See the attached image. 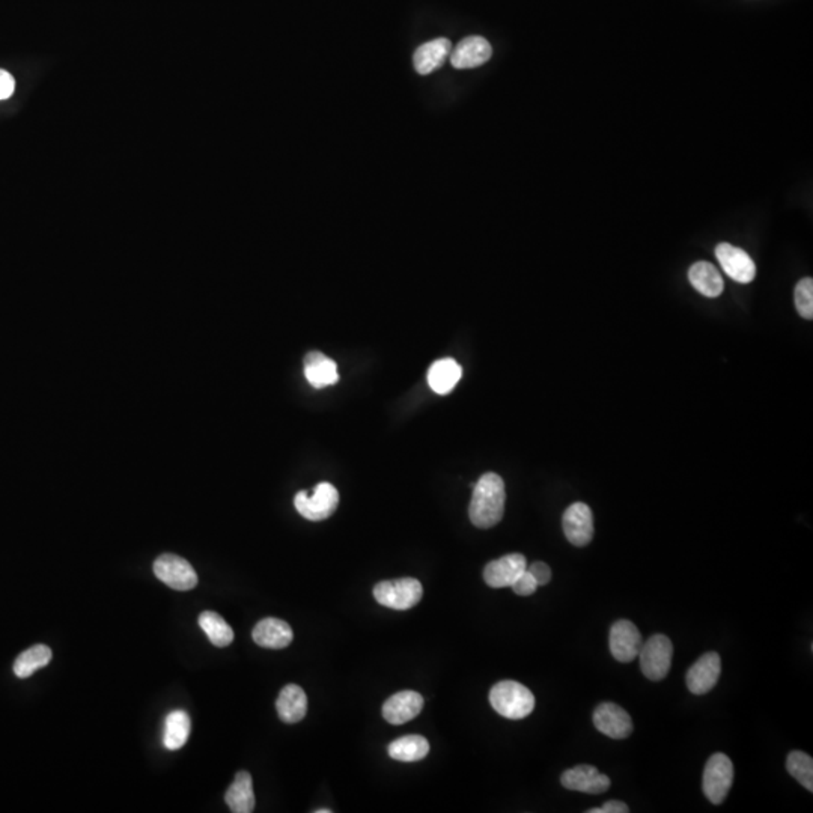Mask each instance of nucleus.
Instances as JSON below:
<instances>
[{
  "label": "nucleus",
  "mask_w": 813,
  "mask_h": 813,
  "mask_svg": "<svg viewBox=\"0 0 813 813\" xmlns=\"http://www.w3.org/2000/svg\"><path fill=\"white\" fill-rule=\"evenodd\" d=\"M154 574L175 591H190L198 585V574L189 562L170 553L155 559Z\"/></svg>",
  "instance_id": "0eeeda50"
},
{
  "label": "nucleus",
  "mask_w": 813,
  "mask_h": 813,
  "mask_svg": "<svg viewBox=\"0 0 813 813\" xmlns=\"http://www.w3.org/2000/svg\"><path fill=\"white\" fill-rule=\"evenodd\" d=\"M688 279L693 288L708 299H716L725 291V282L720 271L717 270L711 262H694L688 270Z\"/></svg>",
  "instance_id": "aec40b11"
},
{
  "label": "nucleus",
  "mask_w": 813,
  "mask_h": 813,
  "mask_svg": "<svg viewBox=\"0 0 813 813\" xmlns=\"http://www.w3.org/2000/svg\"><path fill=\"white\" fill-rule=\"evenodd\" d=\"M14 78L5 70H0V102L8 100L14 94Z\"/></svg>",
  "instance_id": "2f4dec72"
},
{
  "label": "nucleus",
  "mask_w": 813,
  "mask_h": 813,
  "mask_svg": "<svg viewBox=\"0 0 813 813\" xmlns=\"http://www.w3.org/2000/svg\"><path fill=\"white\" fill-rule=\"evenodd\" d=\"M721 675V659L717 653H703L686 675V684L693 694H707L716 687Z\"/></svg>",
  "instance_id": "f8f14e48"
},
{
  "label": "nucleus",
  "mask_w": 813,
  "mask_h": 813,
  "mask_svg": "<svg viewBox=\"0 0 813 813\" xmlns=\"http://www.w3.org/2000/svg\"><path fill=\"white\" fill-rule=\"evenodd\" d=\"M528 571L537 580L538 586H546L552 580V570L544 562H533L532 565L528 567Z\"/></svg>",
  "instance_id": "7c9ffc66"
},
{
  "label": "nucleus",
  "mask_w": 813,
  "mask_h": 813,
  "mask_svg": "<svg viewBox=\"0 0 813 813\" xmlns=\"http://www.w3.org/2000/svg\"><path fill=\"white\" fill-rule=\"evenodd\" d=\"M506 491L497 473H485L474 484L469 506L470 521L480 529H489L504 518Z\"/></svg>",
  "instance_id": "f257e3e1"
},
{
  "label": "nucleus",
  "mask_w": 813,
  "mask_h": 813,
  "mask_svg": "<svg viewBox=\"0 0 813 813\" xmlns=\"http://www.w3.org/2000/svg\"><path fill=\"white\" fill-rule=\"evenodd\" d=\"M199 627L203 629V633L209 636V642L214 646L225 648L233 644L234 631L226 620L222 616L218 615L216 612H203L199 616Z\"/></svg>",
  "instance_id": "a878e982"
},
{
  "label": "nucleus",
  "mask_w": 813,
  "mask_h": 813,
  "mask_svg": "<svg viewBox=\"0 0 813 813\" xmlns=\"http://www.w3.org/2000/svg\"><path fill=\"white\" fill-rule=\"evenodd\" d=\"M430 743L421 735H406L389 745V756L401 762H416L428 755Z\"/></svg>",
  "instance_id": "b1692460"
},
{
  "label": "nucleus",
  "mask_w": 813,
  "mask_h": 813,
  "mask_svg": "<svg viewBox=\"0 0 813 813\" xmlns=\"http://www.w3.org/2000/svg\"><path fill=\"white\" fill-rule=\"evenodd\" d=\"M489 703L494 711L509 720H521L530 716L535 708V696L523 684L502 681L489 692Z\"/></svg>",
  "instance_id": "f03ea898"
},
{
  "label": "nucleus",
  "mask_w": 813,
  "mask_h": 813,
  "mask_svg": "<svg viewBox=\"0 0 813 813\" xmlns=\"http://www.w3.org/2000/svg\"><path fill=\"white\" fill-rule=\"evenodd\" d=\"M461 375H463V369L454 358H440L434 362L428 371V382L434 392L439 395H446L456 388V382H460Z\"/></svg>",
  "instance_id": "5701e85b"
},
{
  "label": "nucleus",
  "mask_w": 813,
  "mask_h": 813,
  "mask_svg": "<svg viewBox=\"0 0 813 813\" xmlns=\"http://www.w3.org/2000/svg\"><path fill=\"white\" fill-rule=\"evenodd\" d=\"M609 644L610 653L620 663H631L637 659L644 640L631 620H620L612 625Z\"/></svg>",
  "instance_id": "6e6552de"
},
{
  "label": "nucleus",
  "mask_w": 813,
  "mask_h": 813,
  "mask_svg": "<svg viewBox=\"0 0 813 813\" xmlns=\"http://www.w3.org/2000/svg\"><path fill=\"white\" fill-rule=\"evenodd\" d=\"M734 784V765L729 756L716 753L708 760L703 770V794L712 804H721L727 800Z\"/></svg>",
  "instance_id": "423d86ee"
},
{
  "label": "nucleus",
  "mask_w": 813,
  "mask_h": 813,
  "mask_svg": "<svg viewBox=\"0 0 813 813\" xmlns=\"http://www.w3.org/2000/svg\"><path fill=\"white\" fill-rule=\"evenodd\" d=\"M562 786L583 794H603L610 788V779L592 765H577L563 771Z\"/></svg>",
  "instance_id": "ddd939ff"
},
{
  "label": "nucleus",
  "mask_w": 813,
  "mask_h": 813,
  "mask_svg": "<svg viewBox=\"0 0 813 813\" xmlns=\"http://www.w3.org/2000/svg\"><path fill=\"white\" fill-rule=\"evenodd\" d=\"M786 768L799 784L812 792L813 791V760L804 751H791L786 760Z\"/></svg>",
  "instance_id": "cd10ccee"
},
{
  "label": "nucleus",
  "mask_w": 813,
  "mask_h": 813,
  "mask_svg": "<svg viewBox=\"0 0 813 813\" xmlns=\"http://www.w3.org/2000/svg\"><path fill=\"white\" fill-rule=\"evenodd\" d=\"M450 52H452V43L448 38L432 39V41L422 44L413 56L415 70L422 76L432 73L445 63L446 58L450 56Z\"/></svg>",
  "instance_id": "a211bd4d"
},
{
  "label": "nucleus",
  "mask_w": 813,
  "mask_h": 813,
  "mask_svg": "<svg viewBox=\"0 0 813 813\" xmlns=\"http://www.w3.org/2000/svg\"><path fill=\"white\" fill-rule=\"evenodd\" d=\"M190 735V717L185 711H172L166 717L165 743L166 749L179 751L187 743Z\"/></svg>",
  "instance_id": "393cba45"
},
{
  "label": "nucleus",
  "mask_w": 813,
  "mask_h": 813,
  "mask_svg": "<svg viewBox=\"0 0 813 813\" xmlns=\"http://www.w3.org/2000/svg\"><path fill=\"white\" fill-rule=\"evenodd\" d=\"M493 54L491 44L484 37H467L456 45L454 52H450V63L456 70H469V68L480 67L489 62Z\"/></svg>",
  "instance_id": "2eb2a0df"
},
{
  "label": "nucleus",
  "mask_w": 813,
  "mask_h": 813,
  "mask_svg": "<svg viewBox=\"0 0 813 813\" xmlns=\"http://www.w3.org/2000/svg\"><path fill=\"white\" fill-rule=\"evenodd\" d=\"M277 714L288 725L303 720L308 712V697L303 688L296 684H288L282 688L276 701Z\"/></svg>",
  "instance_id": "6ab92c4d"
},
{
  "label": "nucleus",
  "mask_w": 813,
  "mask_h": 813,
  "mask_svg": "<svg viewBox=\"0 0 813 813\" xmlns=\"http://www.w3.org/2000/svg\"><path fill=\"white\" fill-rule=\"evenodd\" d=\"M332 810H327V809H320V810H315V813H330Z\"/></svg>",
  "instance_id": "72a5a7b5"
},
{
  "label": "nucleus",
  "mask_w": 813,
  "mask_h": 813,
  "mask_svg": "<svg viewBox=\"0 0 813 813\" xmlns=\"http://www.w3.org/2000/svg\"><path fill=\"white\" fill-rule=\"evenodd\" d=\"M423 708V697L419 693L406 690L389 697L382 705V717L390 725H404L416 719Z\"/></svg>",
  "instance_id": "dca6fc26"
},
{
  "label": "nucleus",
  "mask_w": 813,
  "mask_h": 813,
  "mask_svg": "<svg viewBox=\"0 0 813 813\" xmlns=\"http://www.w3.org/2000/svg\"><path fill=\"white\" fill-rule=\"evenodd\" d=\"M640 668L651 681H661L668 677L673 659V645L668 636L655 635L644 642L640 648Z\"/></svg>",
  "instance_id": "39448f33"
},
{
  "label": "nucleus",
  "mask_w": 813,
  "mask_h": 813,
  "mask_svg": "<svg viewBox=\"0 0 813 813\" xmlns=\"http://www.w3.org/2000/svg\"><path fill=\"white\" fill-rule=\"evenodd\" d=\"M50 660H52V649L45 645H35L17 657L14 663V673L19 678H29L38 669L45 668L50 663Z\"/></svg>",
  "instance_id": "bb28decb"
},
{
  "label": "nucleus",
  "mask_w": 813,
  "mask_h": 813,
  "mask_svg": "<svg viewBox=\"0 0 813 813\" xmlns=\"http://www.w3.org/2000/svg\"><path fill=\"white\" fill-rule=\"evenodd\" d=\"M511 587H513V591L515 592L517 595L529 596L537 592L538 583L537 580L533 579L532 574L528 571V568H526V571L521 572V574L518 576L517 580L513 581Z\"/></svg>",
  "instance_id": "c756f323"
},
{
  "label": "nucleus",
  "mask_w": 813,
  "mask_h": 813,
  "mask_svg": "<svg viewBox=\"0 0 813 813\" xmlns=\"http://www.w3.org/2000/svg\"><path fill=\"white\" fill-rule=\"evenodd\" d=\"M716 257L723 271L738 283H749L755 279V262L740 247L720 242L716 247Z\"/></svg>",
  "instance_id": "9b49d317"
},
{
  "label": "nucleus",
  "mask_w": 813,
  "mask_h": 813,
  "mask_svg": "<svg viewBox=\"0 0 813 813\" xmlns=\"http://www.w3.org/2000/svg\"><path fill=\"white\" fill-rule=\"evenodd\" d=\"M629 808L627 804L618 800H610L607 803L603 804L601 808L589 809L587 813H628Z\"/></svg>",
  "instance_id": "473e14b6"
},
{
  "label": "nucleus",
  "mask_w": 813,
  "mask_h": 813,
  "mask_svg": "<svg viewBox=\"0 0 813 813\" xmlns=\"http://www.w3.org/2000/svg\"><path fill=\"white\" fill-rule=\"evenodd\" d=\"M305 375L306 380L310 382V386H314L315 389L332 386L339 380L338 365L334 364L333 360L327 357L325 354L312 351V353L306 354Z\"/></svg>",
  "instance_id": "412c9836"
},
{
  "label": "nucleus",
  "mask_w": 813,
  "mask_h": 813,
  "mask_svg": "<svg viewBox=\"0 0 813 813\" xmlns=\"http://www.w3.org/2000/svg\"><path fill=\"white\" fill-rule=\"evenodd\" d=\"M795 308L799 314L806 318H813V279L812 277H804L797 283L794 291Z\"/></svg>",
  "instance_id": "c85d7f7f"
},
{
  "label": "nucleus",
  "mask_w": 813,
  "mask_h": 813,
  "mask_svg": "<svg viewBox=\"0 0 813 813\" xmlns=\"http://www.w3.org/2000/svg\"><path fill=\"white\" fill-rule=\"evenodd\" d=\"M339 493L329 482H321L314 489V493L299 491L294 497V506L301 517L310 521H323L333 515L338 509Z\"/></svg>",
  "instance_id": "20e7f679"
},
{
  "label": "nucleus",
  "mask_w": 813,
  "mask_h": 813,
  "mask_svg": "<svg viewBox=\"0 0 813 813\" xmlns=\"http://www.w3.org/2000/svg\"><path fill=\"white\" fill-rule=\"evenodd\" d=\"M563 533L576 547H585L594 538V515L589 506L581 502L572 504L562 518Z\"/></svg>",
  "instance_id": "9d476101"
},
{
  "label": "nucleus",
  "mask_w": 813,
  "mask_h": 813,
  "mask_svg": "<svg viewBox=\"0 0 813 813\" xmlns=\"http://www.w3.org/2000/svg\"><path fill=\"white\" fill-rule=\"evenodd\" d=\"M422 583L413 577L382 581L374 587V596L378 604L393 610L412 609L422 600Z\"/></svg>",
  "instance_id": "7ed1b4c3"
},
{
  "label": "nucleus",
  "mask_w": 813,
  "mask_h": 813,
  "mask_svg": "<svg viewBox=\"0 0 813 813\" xmlns=\"http://www.w3.org/2000/svg\"><path fill=\"white\" fill-rule=\"evenodd\" d=\"M225 801L231 809V812H253V809H255V794H253L252 776L249 775L247 771L237 773L233 784L226 791Z\"/></svg>",
  "instance_id": "4be33fe9"
},
{
  "label": "nucleus",
  "mask_w": 813,
  "mask_h": 813,
  "mask_svg": "<svg viewBox=\"0 0 813 813\" xmlns=\"http://www.w3.org/2000/svg\"><path fill=\"white\" fill-rule=\"evenodd\" d=\"M252 637L262 648L283 649L292 642L294 633L285 620L266 618L255 625Z\"/></svg>",
  "instance_id": "f3484780"
},
{
  "label": "nucleus",
  "mask_w": 813,
  "mask_h": 813,
  "mask_svg": "<svg viewBox=\"0 0 813 813\" xmlns=\"http://www.w3.org/2000/svg\"><path fill=\"white\" fill-rule=\"evenodd\" d=\"M528 561L523 554L513 553L500 557L497 561L489 562L484 570V580L493 589L511 587L521 572L526 571Z\"/></svg>",
  "instance_id": "4468645a"
},
{
  "label": "nucleus",
  "mask_w": 813,
  "mask_h": 813,
  "mask_svg": "<svg viewBox=\"0 0 813 813\" xmlns=\"http://www.w3.org/2000/svg\"><path fill=\"white\" fill-rule=\"evenodd\" d=\"M594 725L603 735L613 740H625L633 732V720L628 712L613 702H603L596 707Z\"/></svg>",
  "instance_id": "1a4fd4ad"
}]
</instances>
